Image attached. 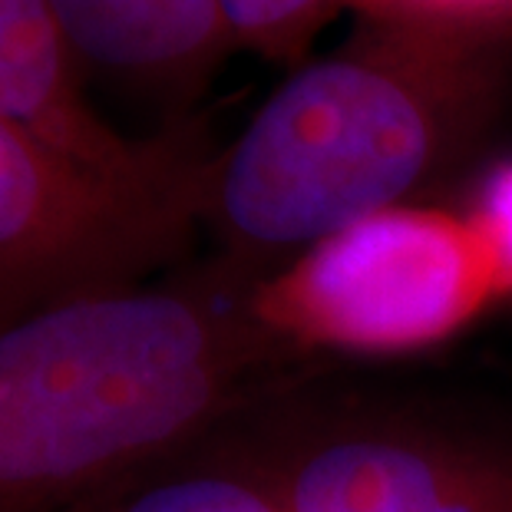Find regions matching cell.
<instances>
[{"label": "cell", "instance_id": "cell-10", "mask_svg": "<svg viewBox=\"0 0 512 512\" xmlns=\"http://www.w3.org/2000/svg\"><path fill=\"white\" fill-rule=\"evenodd\" d=\"M357 14L427 20L450 27L506 30L512 20V0H347Z\"/></svg>", "mask_w": 512, "mask_h": 512}, {"label": "cell", "instance_id": "cell-3", "mask_svg": "<svg viewBox=\"0 0 512 512\" xmlns=\"http://www.w3.org/2000/svg\"><path fill=\"white\" fill-rule=\"evenodd\" d=\"M509 298L470 209L433 202L367 215L258 285L271 328L324 364L433 351Z\"/></svg>", "mask_w": 512, "mask_h": 512}, {"label": "cell", "instance_id": "cell-11", "mask_svg": "<svg viewBox=\"0 0 512 512\" xmlns=\"http://www.w3.org/2000/svg\"><path fill=\"white\" fill-rule=\"evenodd\" d=\"M470 215L486 232L489 245L506 271V281L512 288V159L496 162L493 169L479 179V189L473 202L466 205Z\"/></svg>", "mask_w": 512, "mask_h": 512}, {"label": "cell", "instance_id": "cell-7", "mask_svg": "<svg viewBox=\"0 0 512 512\" xmlns=\"http://www.w3.org/2000/svg\"><path fill=\"white\" fill-rule=\"evenodd\" d=\"M86 83L159 113V133L192 110L232 53L222 0H50Z\"/></svg>", "mask_w": 512, "mask_h": 512}, {"label": "cell", "instance_id": "cell-4", "mask_svg": "<svg viewBox=\"0 0 512 512\" xmlns=\"http://www.w3.org/2000/svg\"><path fill=\"white\" fill-rule=\"evenodd\" d=\"M321 377L265 417L285 512H512V423Z\"/></svg>", "mask_w": 512, "mask_h": 512}, {"label": "cell", "instance_id": "cell-8", "mask_svg": "<svg viewBox=\"0 0 512 512\" xmlns=\"http://www.w3.org/2000/svg\"><path fill=\"white\" fill-rule=\"evenodd\" d=\"M271 403L43 512H285L265 423Z\"/></svg>", "mask_w": 512, "mask_h": 512}, {"label": "cell", "instance_id": "cell-9", "mask_svg": "<svg viewBox=\"0 0 512 512\" xmlns=\"http://www.w3.org/2000/svg\"><path fill=\"white\" fill-rule=\"evenodd\" d=\"M347 0H222L228 43L268 63L301 67L314 37Z\"/></svg>", "mask_w": 512, "mask_h": 512}, {"label": "cell", "instance_id": "cell-5", "mask_svg": "<svg viewBox=\"0 0 512 512\" xmlns=\"http://www.w3.org/2000/svg\"><path fill=\"white\" fill-rule=\"evenodd\" d=\"M199 209L202 189L106 179L0 113V328L169 275L189 261Z\"/></svg>", "mask_w": 512, "mask_h": 512}, {"label": "cell", "instance_id": "cell-6", "mask_svg": "<svg viewBox=\"0 0 512 512\" xmlns=\"http://www.w3.org/2000/svg\"><path fill=\"white\" fill-rule=\"evenodd\" d=\"M50 0H0V113L106 179L152 192L202 189L215 149L199 123L133 139L90 103Z\"/></svg>", "mask_w": 512, "mask_h": 512}, {"label": "cell", "instance_id": "cell-2", "mask_svg": "<svg viewBox=\"0 0 512 512\" xmlns=\"http://www.w3.org/2000/svg\"><path fill=\"white\" fill-rule=\"evenodd\" d=\"M509 70L503 30L361 14L215 149L199 209L209 255L265 281L367 215L420 205L483 152Z\"/></svg>", "mask_w": 512, "mask_h": 512}, {"label": "cell", "instance_id": "cell-1", "mask_svg": "<svg viewBox=\"0 0 512 512\" xmlns=\"http://www.w3.org/2000/svg\"><path fill=\"white\" fill-rule=\"evenodd\" d=\"M205 255L0 328V512H43L321 377Z\"/></svg>", "mask_w": 512, "mask_h": 512}]
</instances>
